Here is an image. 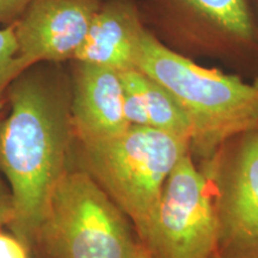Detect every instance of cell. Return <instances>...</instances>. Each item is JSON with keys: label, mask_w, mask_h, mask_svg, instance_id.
I'll return each mask as SVG.
<instances>
[{"label": "cell", "mask_w": 258, "mask_h": 258, "mask_svg": "<svg viewBox=\"0 0 258 258\" xmlns=\"http://www.w3.org/2000/svg\"><path fill=\"white\" fill-rule=\"evenodd\" d=\"M190 144L151 127H129L114 138L76 141L74 158L127 215L141 245L156 219L163 188Z\"/></svg>", "instance_id": "3957f363"}, {"label": "cell", "mask_w": 258, "mask_h": 258, "mask_svg": "<svg viewBox=\"0 0 258 258\" xmlns=\"http://www.w3.org/2000/svg\"><path fill=\"white\" fill-rule=\"evenodd\" d=\"M147 28L134 0H103L73 62L124 72L137 69Z\"/></svg>", "instance_id": "30bf717a"}, {"label": "cell", "mask_w": 258, "mask_h": 258, "mask_svg": "<svg viewBox=\"0 0 258 258\" xmlns=\"http://www.w3.org/2000/svg\"><path fill=\"white\" fill-rule=\"evenodd\" d=\"M0 258H30V250L16 235L0 228Z\"/></svg>", "instance_id": "5bb4252c"}, {"label": "cell", "mask_w": 258, "mask_h": 258, "mask_svg": "<svg viewBox=\"0 0 258 258\" xmlns=\"http://www.w3.org/2000/svg\"><path fill=\"white\" fill-rule=\"evenodd\" d=\"M198 166L207 182L219 258H258V128L230 139Z\"/></svg>", "instance_id": "5b68a950"}, {"label": "cell", "mask_w": 258, "mask_h": 258, "mask_svg": "<svg viewBox=\"0 0 258 258\" xmlns=\"http://www.w3.org/2000/svg\"><path fill=\"white\" fill-rule=\"evenodd\" d=\"M137 70L176 98L191 125L190 154L207 160L232 138L258 128V82L206 69L172 50L150 29L140 44Z\"/></svg>", "instance_id": "7a4b0ae2"}, {"label": "cell", "mask_w": 258, "mask_h": 258, "mask_svg": "<svg viewBox=\"0 0 258 258\" xmlns=\"http://www.w3.org/2000/svg\"><path fill=\"white\" fill-rule=\"evenodd\" d=\"M71 120L77 143H95L131 127L123 114L120 72L74 62L71 74Z\"/></svg>", "instance_id": "9c48e42d"}, {"label": "cell", "mask_w": 258, "mask_h": 258, "mask_svg": "<svg viewBox=\"0 0 258 258\" xmlns=\"http://www.w3.org/2000/svg\"><path fill=\"white\" fill-rule=\"evenodd\" d=\"M123 114L131 127H150L141 90V72L137 69L120 72Z\"/></svg>", "instance_id": "4fadbf2b"}, {"label": "cell", "mask_w": 258, "mask_h": 258, "mask_svg": "<svg viewBox=\"0 0 258 258\" xmlns=\"http://www.w3.org/2000/svg\"><path fill=\"white\" fill-rule=\"evenodd\" d=\"M140 246L127 215L74 158L50 194L30 252L36 258H135Z\"/></svg>", "instance_id": "277c9868"}, {"label": "cell", "mask_w": 258, "mask_h": 258, "mask_svg": "<svg viewBox=\"0 0 258 258\" xmlns=\"http://www.w3.org/2000/svg\"><path fill=\"white\" fill-rule=\"evenodd\" d=\"M0 117V172L15 206L11 233L30 250L48 200L74 163L71 76L38 63L11 84Z\"/></svg>", "instance_id": "6da1fadb"}, {"label": "cell", "mask_w": 258, "mask_h": 258, "mask_svg": "<svg viewBox=\"0 0 258 258\" xmlns=\"http://www.w3.org/2000/svg\"><path fill=\"white\" fill-rule=\"evenodd\" d=\"M175 51L239 56L258 47L249 0H148Z\"/></svg>", "instance_id": "52a82bcc"}, {"label": "cell", "mask_w": 258, "mask_h": 258, "mask_svg": "<svg viewBox=\"0 0 258 258\" xmlns=\"http://www.w3.org/2000/svg\"><path fill=\"white\" fill-rule=\"evenodd\" d=\"M103 0H32L14 23L25 70L76 59Z\"/></svg>", "instance_id": "ba28073f"}, {"label": "cell", "mask_w": 258, "mask_h": 258, "mask_svg": "<svg viewBox=\"0 0 258 258\" xmlns=\"http://www.w3.org/2000/svg\"><path fill=\"white\" fill-rule=\"evenodd\" d=\"M212 258H219V257H218V256H213Z\"/></svg>", "instance_id": "ac0fdd59"}, {"label": "cell", "mask_w": 258, "mask_h": 258, "mask_svg": "<svg viewBox=\"0 0 258 258\" xmlns=\"http://www.w3.org/2000/svg\"><path fill=\"white\" fill-rule=\"evenodd\" d=\"M25 67L18 57L14 24L0 27V117L8 105L9 89Z\"/></svg>", "instance_id": "7c38bea8"}, {"label": "cell", "mask_w": 258, "mask_h": 258, "mask_svg": "<svg viewBox=\"0 0 258 258\" xmlns=\"http://www.w3.org/2000/svg\"><path fill=\"white\" fill-rule=\"evenodd\" d=\"M32 0H0V25L14 24Z\"/></svg>", "instance_id": "9a60e30c"}, {"label": "cell", "mask_w": 258, "mask_h": 258, "mask_svg": "<svg viewBox=\"0 0 258 258\" xmlns=\"http://www.w3.org/2000/svg\"><path fill=\"white\" fill-rule=\"evenodd\" d=\"M15 218V206L11 191L0 172V228L10 226Z\"/></svg>", "instance_id": "2e32d148"}, {"label": "cell", "mask_w": 258, "mask_h": 258, "mask_svg": "<svg viewBox=\"0 0 258 258\" xmlns=\"http://www.w3.org/2000/svg\"><path fill=\"white\" fill-rule=\"evenodd\" d=\"M135 258H151V257H150V254H148V252L146 251V249H145L143 245H141V246L139 247L138 253H137V256H135Z\"/></svg>", "instance_id": "e0dca14e"}, {"label": "cell", "mask_w": 258, "mask_h": 258, "mask_svg": "<svg viewBox=\"0 0 258 258\" xmlns=\"http://www.w3.org/2000/svg\"><path fill=\"white\" fill-rule=\"evenodd\" d=\"M141 90L150 127L189 141L191 125L178 102L169 90L141 72Z\"/></svg>", "instance_id": "8fae6325"}, {"label": "cell", "mask_w": 258, "mask_h": 258, "mask_svg": "<svg viewBox=\"0 0 258 258\" xmlns=\"http://www.w3.org/2000/svg\"><path fill=\"white\" fill-rule=\"evenodd\" d=\"M143 246L151 258H212L217 226L207 182L191 154L180 159L163 188Z\"/></svg>", "instance_id": "8992f818"}]
</instances>
